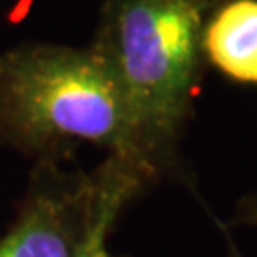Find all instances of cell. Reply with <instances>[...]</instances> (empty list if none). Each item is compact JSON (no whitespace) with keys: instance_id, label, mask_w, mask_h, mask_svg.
<instances>
[{"instance_id":"obj_1","label":"cell","mask_w":257,"mask_h":257,"mask_svg":"<svg viewBox=\"0 0 257 257\" xmlns=\"http://www.w3.org/2000/svg\"><path fill=\"white\" fill-rule=\"evenodd\" d=\"M0 143L54 162L95 145L149 166L124 90L92 46L23 44L0 55Z\"/></svg>"},{"instance_id":"obj_4","label":"cell","mask_w":257,"mask_h":257,"mask_svg":"<svg viewBox=\"0 0 257 257\" xmlns=\"http://www.w3.org/2000/svg\"><path fill=\"white\" fill-rule=\"evenodd\" d=\"M202 48L223 76L257 86V0H223L204 27Z\"/></svg>"},{"instance_id":"obj_3","label":"cell","mask_w":257,"mask_h":257,"mask_svg":"<svg viewBox=\"0 0 257 257\" xmlns=\"http://www.w3.org/2000/svg\"><path fill=\"white\" fill-rule=\"evenodd\" d=\"M139 172L156 175L145 164L118 155H109L92 174L38 160L18 217L0 238V257H76L110 194Z\"/></svg>"},{"instance_id":"obj_2","label":"cell","mask_w":257,"mask_h":257,"mask_svg":"<svg viewBox=\"0 0 257 257\" xmlns=\"http://www.w3.org/2000/svg\"><path fill=\"white\" fill-rule=\"evenodd\" d=\"M221 2H103L92 48L118 78L141 153L156 174L174 164L206 67L204 27Z\"/></svg>"},{"instance_id":"obj_5","label":"cell","mask_w":257,"mask_h":257,"mask_svg":"<svg viewBox=\"0 0 257 257\" xmlns=\"http://www.w3.org/2000/svg\"><path fill=\"white\" fill-rule=\"evenodd\" d=\"M149 179H153L149 174H141V172L134 174L110 194L109 202L105 204V210H103L101 217H99L95 229H93L92 236H90V240L86 242L82 251L76 257H116L112 255L109 248H107V238H109L110 230H112V225L116 223L120 211L124 210V206L145 187Z\"/></svg>"},{"instance_id":"obj_6","label":"cell","mask_w":257,"mask_h":257,"mask_svg":"<svg viewBox=\"0 0 257 257\" xmlns=\"http://www.w3.org/2000/svg\"><path fill=\"white\" fill-rule=\"evenodd\" d=\"M236 223L238 225H249V227H257V196L246 198L240 204L238 215H236Z\"/></svg>"}]
</instances>
